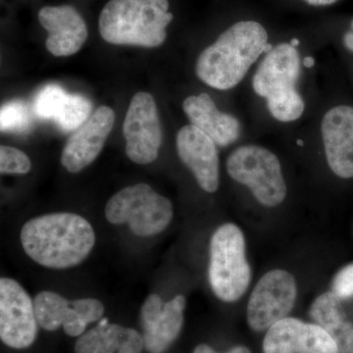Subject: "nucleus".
<instances>
[{"instance_id":"nucleus-2","label":"nucleus","mask_w":353,"mask_h":353,"mask_svg":"<svg viewBox=\"0 0 353 353\" xmlns=\"http://www.w3.org/2000/svg\"><path fill=\"white\" fill-rule=\"evenodd\" d=\"M268 34L255 21H241L223 32L205 48L196 62V75L209 87L230 90L243 80L265 52Z\"/></svg>"},{"instance_id":"nucleus-24","label":"nucleus","mask_w":353,"mask_h":353,"mask_svg":"<svg viewBox=\"0 0 353 353\" xmlns=\"http://www.w3.org/2000/svg\"><path fill=\"white\" fill-rule=\"evenodd\" d=\"M68 94L59 85H46L34 99V113L41 119L55 120Z\"/></svg>"},{"instance_id":"nucleus-17","label":"nucleus","mask_w":353,"mask_h":353,"mask_svg":"<svg viewBox=\"0 0 353 353\" xmlns=\"http://www.w3.org/2000/svg\"><path fill=\"white\" fill-rule=\"evenodd\" d=\"M34 310L39 326L48 332L57 331L60 327L73 338L82 336L88 324L79 314L73 301H68L54 292L43 290L34 299Z\"/></svg>"},{"instance_id":"nucleus-15","label":"nucleus","mask_w":353,"mask_h":353,"mask_svg":"<svg viewBox=\"0 0 353 353\" xmlns=\"http://www.w3.org/2000/svg\"><path fill=\"white\" fill-rule=\"evenodd\" d=\"M39 21L48 32L46 48L54 57L75 54L87 41V25L74 7H43L39 11Z\"/></svg>"},{"instance_id":"nucleus-28","label":"nucleus","mask_w":353,"mask_h":353,"mask_svg":"<svg viewBox=\"0 0 353 353\" xmlns=\"http://www.w3.org/2000/svg\"><path fill=\"white\" fill-rule=\"evenodd\" d=\"M145 348L143 334L134 329L126 327L123 328L120 347L117 353H143Z\"/></svg>"},{"instance_id":"nucleus-21","label":"nucleus","mask_w":353,"mask_h":353,"mask_svg":"<svg viewBox=\"0 0 353 353\" xmlns=\"http://www.w3.org/2000/svg\"><path fill=\"white\" fill-rule=\"evenodd\" d=\"M294 345V353H339L334 339L315 323H303Z\"/></svg>"},{"instance_id":"nucleus-4","label":"nucleus","mask_w":353,"mask_h":353,"mask_svg":"<svg viewBox=\"0 0 353 353\" xmlns=\"http://www.w3.org/2000/svg\"><path fill=\"white\" fill-rule=\"evenodd\" d=\"M299 75V51L290 43H281L267 53L253 78V90L267 99L271 115L281 122L299 119L304 112L303 97L296 90Z\"/></svg>"},{"instance_id":"nucleus-30","label":"nucleus","mask_w":353,"mask_h":353,"mask_svg":"<svg viewBox=\"0 0 353 353\" xmlns=\"http://www.w3.org/2000/svg\"><path fill=\"white\" fill-rule=\"evenodd\" d=\"M343 43H345V48L353 52V19L352 24H350V30L345 32L343 36Z\"/></svg>"},{"instance_id":"nucleus-18","label":"nucleus","mask_w":353,"mask_h":353,"mask_svg":"<svg viewBox=\"0 0 353 353\" xmlns=\"http://www.w3.org/2000/svg\"><path fill=\"white\" fill-rule=\"evenodd\" d=\"M309 314L334 339L339 353H353V323L348 321L340 297L333 292H324L315 299Z\"/></svg>"},{"instance_id":"nucleus-20","label":"nucleus","mask_w":353,"mask_h":353,"mask_svg":"<svg viewBox=\"0 0 353 353\" xmlns=\"http://www.w3.org/2000/svg\"><path fill=\"white\" fill-rule=\"evenodd\" d=\"M303 321L285 317L267 330L263 340V353H294V341Z\"/></svg>"},{"instance_id":"nucleus-32","label":"nucleus","mask_w":353,"mask_h":353,"mask_svg":"<svg viewBox=\"0 0 353 353\" xmlns=\"http://www.w3.org/2000/svg\"><path fill=\"white\" fill-rule=\"evenodd\" d=\"M303 63L306 68H312L315 65V59L313 57H307L304 58Z\"/></svg>"},{"instance_id":"nucleus-9","label":"nucleus","mask_w":353,"mask_h":353,"mask_svg":"<svg viewBox=\"0 0 353 353\" xmlns=\"http://www.w3.org/2000/svg\"><path fill=\"white\" fill-rule=\"evenodd\" d=\"M34 301L13 279L0 280V339L13 350L31 347L38 336Z\"/></svg>"},{"instance_id":"nucleus-25","label":"nucleus","mask_w":353,"mask_h":353,"mask_svg":"<svg viewBox=\"0 0 353 353\" xmlns=\"http://www.w3.org/2000/svg\"><path fill=\"white\" fill-rule=\"evenodd\" d=\"M31 168V160L22 150L6 145L0 148V171L2 174L24 175Z\"/></svg>"},{"instance_id":"nucleus-1","label":"nucleus","mask_w":353,"mask_h":353,"mask_svg":"<svg viewBox=\"0 0 353 353\" xmlns=\"http://www.w3.org/2000/svg\"><path fill=\"white\" fill-rule=\"evenodd\" d=\"M26 254L46 268H72L82 263L95 243L94 228L75 213H51L27 221L20 234Z\"/></svg>"},{"instance_id":"nucleus-19","label":"nucleus","mask_w":353,"mask_h":353,"mask_svg":"<svg viewBox=\"0 0 353 353\" xmlns=\"http://www.w3.org/2000/svg\"><path fill=\"white\" fill-rule=\"evenodd\" d=\"M124 327L102 319L76 341L75 353H117Z\"/></svg>"},{"instance_id":"nucleus-23","label":"nucleus","mask_w":353,"mask_h":353,"mask_svg":"<svg viewBox=\"0 0 353 353\" xmlns=\"http://www.w3.org/2000/svg\"><path fill=\"white\" fill-rule=\"evenodd\" d=\"M31 111L26 102L14 101L2 106L0 127L2 132H26L32 127Z\"/></svg>"},{"instance_id":"nucleus-16","label":"nucleus","mask_w":353,"mask_h":353,"mask_svg":"<svg viewBox=\"0 0 353 353\" xmlns=\"http://www.w3.org/2000/svg\"><path fill=\"white\" fill-rule=\"evenodd\" d=\"M183 108L192 126L208 134L217 145H230L240 137L239 120L233 115L220 112L208 94L187 97Z\"/></svg>"},{"instance_id":"nucleus-34","label":"nucleus","mask_w":353,"mask_h":353,"mask_svg":"<svg viewBox=\"0 0 353 353\" xmlns=\"http://www.w3.org/2000/svg\"><path fill=\"white\" fill-rule=\"evenodd\" d=\"M273 50V46H272V44L267 43L266 46H265V53H269L270 51Z\"/></svg>"},{"instance_id":"nucleus-35","label":"nucleus","mask_w":353,"mask_h":353,"mask_svg":"<svg viewBox=\"0 0 353 353\" xmlns=\"http://www.w3.org/2000/svg\"><path fill=\"white\" fill-rule=\"evenodd\" d=\"M296 143H297V145H299V146H303L304 145V143H303V141H301V139H297Z\"/></svg>"},{"instance_id":"nucleus-3","label":"nucleus","mask_w":353,"mask_h":353,"mask_svg":"<svg viewBox=\"0 0 353 353\" xmlns=\"http://www.w3.org/2000/svg\"><path fill=\"white\" fill-rule=\"evenodd\" d=\"M168 8V0H110L99 16V32L109 43L157 48L173 20Z\"/></svg>"},{"instance_id":"nucleus-7","label":"nucleus","mask_w":353,"mask_h":353,"mask_svg":"<svg viewBox=\"0 0 353 353\" xmlns=\"http://www.w3.org/2000/svg\"><path fill=\"white\" fill-rule=\"evenodd\" d=\"M227 170L234 181L250 188L255 199L265 206H277L287 196L278 157L261 146L236 148L228 158Z\"/></svg>"},{"instance_id":"nucleus-5","label":"nucleus","mask_w":353,"mask_h":353,"mask_svg":"<svg viewBox=\"0 0 353 353\" xmlns=\"http://www.w3.org/2000/svg\"><path fill=\"white\" fill-rule=\"evenodd\" d=\"M208 279L215 296L225 303L240 299L250 285L252 271L245 236L232 223L218 228L211 238Z\"/></svg>"},{"instance_id":"nucleus-27","label":"nucleus","mask_w":353,"mask_h":353,"mask_svg":"<svg viewBox=\"0 0 353 353\" xmlns=\"http://www.w3.org/2000/svg\"><path fill=\"white\" fill-rule=\"evenodd\" d=\"M332 292L343 299L353 296V263L343 267L336 273L332 285Z\"/></svg>"},{"instance_id":"nucleus-10","label":"nucleus","mask_w":353,"mask_h":353,"mask_svg":"<svg viewBox=\"0 0 353 353\" xmlns=\"http://www.w3.org/2000/svg\"><path fill=\"white\" fill-rule=\"evenodd\" d=\"M123 134L127 157L134 163H152L162 143L161 124L152 95L141 92L132 97L128 109Z\"/></svg>"},{"instance_id":"nucleus-12","label":"nucleus","mask_w":353,"mask_h":353,"mask_svg":"<svg viewBox=\"0 0 353 353\" xmlns=\"http://www.w3.org/2000/svg\"><path fill=\"white\" fill-rule=\"evenodd\" d=\"M115 113L101 106L67 141L60 161L70 173H79L92 163L103 148L112 131Z\"/></svg>"},{"instance_id":"nucleus-13","label":"nucleus","mask_w":353,"mask_h":353,"mask_svg":"<svg viewBox=\"0 0 353 353\" xmlns=\"http://www.w3.org/2000/svg\"><path fill=\"white\" fill-rule=\"evenodd\" d=\"M176 152L183 163L192 172L197 183L206 192L219 188V158L216 143L192 125L183 127L176 134Z\"/></svg>"},{"instance_id":"nucleus-33","label":"nucleus","mask_w":353,"mask_h":353,"mask_svg":"<svg viewBox=\"0 0 353 353\" xmlns=\"http://www.w3.org/2000/svg\"><path fill=\"white\" fill-rule=\"evenodd\" d=\"M290 46H294V48H296V46H299V41L297 39H292L290 43Z\"/></svg>"},{"instance_id":"nucleus-26","label":"nucleus","mask_w":353,"mask_h":353,"mask_svg":"<svg viewBox=\"0 0 353 353\" xmlns=\"http://www.w3.org/2000/svg\"><path fill=\"white\" fill-rule=\"evenodd\" d=\"M73 304L79 314L88 325L99 321L105 311L101 301H99V299H90V297L76 299V301H73Z\"/></svg>"},{"instance_id":"nucleus-14","label":"nucleus","mask_w":353,"mask_h":353,"mask_svg":"<svg viewBox=\"0 0 353 353\" xmlns=\"http://www.w3.org/2000/svg\"><path fill=\"white\" fill-rule=\"evenodd\" d=\"M321 130L330 168L341 178H353V108H332L323 118Z\"/></svg>"},{"instance_id":"nucleus-11","label":"nucleus","mask_w":353,"mask_h":353,"mask_svg":"<svg viewBox=\"0 0 353 353\" xmlns=\"http://www.w3.org/2000/svg\"><path fill=\"white\" fill-rule=\"evenodd\" d=\"M185 297L179 294L164 303L157 294L145 299L141 311L145 347L148 353H165L182 331Z\"/></svg>"},{"instance_id":"nucleus-6","label":"nucleus","mask_w":353,"mask_h":353,"mask_svg":"<svg viewBox=\"0 0 353 353\" xmlns=\"http://www.w3.org/2000/svg\"><path fill=\"white\" fill-rule=\"evenodd\" d=\"M173 205L148 183H138L121 190L109 199L105 217L114 225L128 224L139 236L160 234L173 219Z\"/></svg>"},{"instance_id":"nucleus-31","label":"nucleus","mask_w":353,"mask_h":353,"mask_svg":"<svg viewBox=\"0 0 353 353\" xmlns=\"http://www.w3.org/2000/svg\"><path fill=\"white\" fill-rule=\"evenodd\" d=\"M304 1L313 6H327L336 3L339 0H304Z\"/></svg>"},{"instance_id":"nucleus-29","label":"nucleus","mask_w":353,"mask_h":353,"mask_svg":"<svg viewBox=\"0 0 353 353\" xmlns=\"http://www.w3.org/2000/svg\"><path fill=\"white\" fill-rule=\"evenodd\" d=\"M192 353H252L248 350V347H243V345H236V347H234L230 348L229 350L225 352H218L216 350H213L212 347H209L208 345H204V343H201V345H197L196 348H194V352Z\"/></svg>"},{"instance_id":"nucleus-22","label":"nucleus","mask_w":353,"mask_h":353,"mask_svg":"<svg viewBox=\"0 0 353 353\" xmlns=\"http://www.w3.org/2000/svg\"><path fill=\"white\" fill-rule=\"evenodd\" d=\"M90 111L92 103L87 97L69 94L54 121L63 131H74L90 117Z\"/></svg>"},{"instance_id":"nucleus-8","label":"nucleus","mask_w":353,"mask_h":353,"mask_svg":"<svg viewBox=\"0 0 353 353\" xmlns=\"http://www.w3.org/2000/svg\"><path fill=\"white\" fill-rule=\"evenodd\" d=\"M297 296L296 280L290 272L272 270L260 279L248 304V323L255 332L266 331L288 317Z\"/></svg>"}]
</instances>
